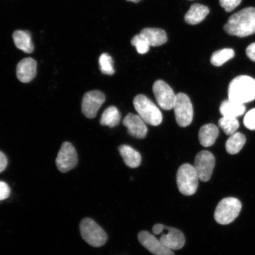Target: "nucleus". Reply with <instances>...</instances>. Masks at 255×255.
Segmentation results:
<instances>
[{"label":"nucleus","instance_id":"obj_1","mask_svg":"<svg viewBox=\"0 0 255 255\" xmlns=\"http://www.w3.org/2000/svg\"><path fill=\"white\" fill-rule=\"evenodd\" d=\"M224 30L231 36L239 37L255 33V8H245L231 15Z\"/></svg>","mask_w":255,"mask_h":255},{"label":"nucleus","instance_id":"obj_2","mask_svg":"<svg viewBox=\"0 0 255 255\" xmlns=\"http://www.w3.org/2000/svg\"><path fill=\"white\" fill-rule=\"evenodd\" d=\"M229 100L245 104L255 100V79L247 75L236 77L228 88Z\"/></svg>","mask_w":255,"mask_h":255},{"label":"nucleus","instance_id":"obj_3","mask_svg":"<svg viewBox=\"0 0 255 255\" xmlns=\"http://www.w3.org/2000/svg\"><path fill=\"white\" fill-rule=\"evenodd\" d=\"M133 105L138 116L145 123L152 126L160 125L162 121L161 112L146 96L141 94L136 96L133 100Z\"/></svg>","mask_w":255,"mask_h":255},{"label":"nucleus","instance_id":"obj_4","mask_svg":"<svg viewBox=\"0 0 255 255\" xmlns=\"http://www.w3.org/2000/svg\"><path fill=\"white\" fill-rule=\"evenodd\" d=\"M79 228L83 239L91 246L100 248L106 244L108 239L107 233L93 219H83Z\"/></svg>","mask_w":255,"mask_h":255},{"label":"nucleus","instance_id":"obj_5","mask_svg":"<svg viewBox=\"0 0 255 255\" xmlns=\"http://www.w3.org/2000/svg\"><path fill=\"white\" fill-rule=\"evenodd\" d=\"M177 184L180 192L184 196L195 194L199 186V178L195 168L189 164H184L178 168Z\"/></svg>","mask_w":255,"mask_h":255},{"label":"nucleus","instance_id":"obj_6","mask_svg":"<svg viewBox=\"0 0 255 255\" xmlns=\"http://www.w3.org/2000/svg\"><path fill=\"white\" fill-rule=\"evenodd\" d=\"M242 203L235 197L222 199L216 207L215 219L219 224L227 225L234 222L240 214Z\"/></svg>","mask_w":255,"mask_h":255},{"label":"nucleus","instance_id":"obj_7","mask_svg":"<svg viewBox=\"0 0 255 255\" xmlns=\"http://www.w3.org/2000/svg\"><path fill=\"white\" fill-rule=\"evenodd\" d=\"M173 109L178 126L186 127L190 125L193 119V108L190 99L186 94L176 95Z\"/></svg>","mask_w":255,"mask_h":255},{"label":"nucleus","instance_id":"obj_8","mask_svg":"<svg viewBox=\"0 0 255 255\" xmlns=\"http://www.w3.org/2000/svg\"><path fill=\"white\" fill-rule=\"evenodd\" d=\"M78 162L77 152L74 146L69 142L63 143L56 159L58 170L62 173H67L76 167Z\"/></svg>","mask_w":255,"mask_h":255},{"label":"nucleus","instance_id":"obj_9","mask_svg":"<svg viewBox=\"0 0 255 255\" xmlns=\"http://www.w3.org/2000/svg\"><path fill=\"white\" fill-rule=\"evenodd\" d=\"M215 163V157L212 152L202 151L197 154L194 167L200 181L207 182L210 180L214 170Z\"/></svg>","mask_w":255,"mask_h":255},{"label":"nucleus","instance_id":"obj_10","mask_svg":"<svg viewBox=\"0 0 255 255\" xmlns=\"http://www.w3.org/2000/svg\"><path fill=\"white\" fill-rule=\"evenodd\" d=\"M152 91L159 107L164 110L173 109L176 95L167 83L158 80L153 85Z\"/></svg>","mask_w":255,"mask_h":255},{"label":"nucleus","instance_id":"obj_11","mask_svg":"<svg viewBox=\"0 0 255 255\" xmlns=\"http://www.w3.org/2000/svg\"><path fill=\"white\" fill-rule=\"evenodd\" d=\"M105 101V96L100 91L87 92L83 97L82 112L88 119H94Z\"/></svg>","mask_w":255,"mask_h":255},{"label":"nucleus","instance_id":"obj_12","mask_svg":"<svg viewBox=\"0 0 255 255\" xmlns=\"http://www.w3.org/2000/svg\"><path fill=\"white\" fill-rule=\"evenodd\" d=\"M138 239L139 243L146 250L154 255H174L173 251L170 250L158 240L154 235L146 231L139 233Z\"/></svg>","mask_w":255,"mask_h":255},{"label":"nucleus","instance_id":"obj_13","mask_svg":"<svg viewBox=\"0 0 255 255\" xmlns=\"http://www.w3.org/2000/svg\"><path fill=\"white\" fill-rule=\"evenodd\" d=\"M123 124L127 127L129 134L136 138H144L147 133L145 123L138 115L128 114L123 121Z\"/></svg>","mask_w":255,"mask_h":255},{"label":"nucleus","instance_id":"obj_14","mask_svg":"<svg viewBox=\"0 0 255 255\" xmlns=\"http://www.w3.org/2000/svg\"><path fill=\"white\" fill-rule=\"evenodd\" d=\"M162 227L167 233L162 234L160 238L162 243L172 251L180 250L183 248L186 242L183 233L176 228L164 225Z\"/></svg>","mask_w":255,"mask_h":255},{"label":"nucleus","instance_id":"obj_15","mask_svg":"<svg viewBox=\"0 0 255 255\" xmlns=\"http://www.w3.org/2000/svg\"><path fill=\"white\" fill-rule=\"evenodd\" d=\"M37 73V62L36 60L28 57L21 60L18 63L16 69V74L19 81L23 83H28L33 80Z\"/></svg>","mask_w":255,"mask_h":255},{"label":"nucleus","instance_id":"obj_16","mask_svg":"<svg viewBox=\"0 0 255 255\" xmlns=\"http://www.w3.org/2000/svg\"><path fill=\"white\" fill-rule=\"evenodd\" d=\"M150 46L162 45L167 41L166 32L158 28H144L139 33Z\"/></svg>","mask_w":255,"mask_h":255},{"label":"nucleus","instance_id":"obj_17","mask_svg":"<svg viewBox=\"0 0 255 255\" xmlns=\"http://www.w3.org/2000/svg\"><path fill=\"white\" fill-rule=\"evenodd\" d=\"M209 12V9L206 6L194 4L191 6L189 10L185 15V21L187 24L191 25L199 24L205 20Z\"/></svg>","mask_w":255,"mask_h":255},{"label":"nucleus","instance_id":"obj_18","mask_svg":"<svg viewBox=\"0 0 255 255\" xmlns=\"http://www.w3.org/2000/svg\"><path fill=\"white\" fill-rule=\"evenodd\" d=\"M219 134V129L213 124H206L199 130V141L203 146L209 147L214 144Z\"/></svg>","mask_w":255,"mask_h":255},{"label":"nucleus","instance_id":"obj_19","mask_svg":"<svg viewBox=\"0 0 255 255\" xmlns=\"http://www.w3.org/2000/svg\"><path fill=\"white\" fill-rule=\"evenodd\" d=\"M12 39L16 47L26 53H31L34 50V45L29 31L16 30L12 34Z\"/></svg>","mask_w":255,"mask_h":255},{"label":"nucleus","instance_id":"obj_20","mask_svg":"<svg viewBox=\"0 0 255 255\" xmlns=\"http://www.w3.org/2000/svg\"><path fill=\"white\" fill-rule=\"evenodd\" d=\"M119 149L121 157L128 167L132 168L139 167L141 162V156L138 151L127 145L120 146Z\"/></svg>","mask_w":255,"mask_h":255},{"label":"nucleus","instance_id":"obj_21","mask_svg":"<svg viewBox=\"0 0 255 255\" xmlns=\"http://www.w3.org/2000/svg\"><path fill=\"white\" fill-rule=\"evenodd\" d=\"M220 113L224 117L237 118L243 116L246 111L244 104L234 103L230 100L223 102L220 107Z\"/></svg>","mask_w":255,"mask_h":255},{"label":"nucleus","instance_id":"obj_22","mask_svg":"<svg viewBox=\"0 0 255 255\" xmlns=\"http://www.w3.org/2000/svg\"><path fill=\"white\" fill-rule=\"evenodd\" d=\"M245 142L246 137L243 133L235 132L226 142V151L232 155L237 154L243 148Z\"/></svg>","mask_w":255,"mask_h":255},{"label":"nucleus","instance_id":"obj_23","mask_svg":"<svg viewBox=\"0 0 255 255\" xmlns=\"http://www.w3.org/2000/svg\"><path fill=\"white\" fill-rule=\"evenodd\" d=\"M121 121V114L116 107L107 108L102 115L100 123L103 126L113 128L119 125Z\"/></svg>","mask_w":255,"mask_h":255},{"label":"nucleus","instance_id":"obj_24","mask_svg":"<svg viewBox=\"0 0 255 255\" xmlns=\"http://www.w3.org/2000/svg\"><path fill=\"white\" fill-rule=\"evenodd\" d=\"M235 56L234 50L232 49H223L216 51L213 54L210 62L213 65L221 66L223 64L234 58Z\"/></svg>","mask_w":255,"mask_h":255},{"label":"nucleus","instance_id":"obj_25","mask_svg":"<svg viewBox=\"0 0 255 255\" xmlns=\"http://www.w3.org/2000/svg\"><path fill=\"white\" fill-rule=\"evenodd\" d=\"M219 126L226 135L231 136L237 132L239 127V123L237 118L223 117L219 121Z\"/></svg>","mask_w":255,"mask_h":255},{"label":"nucleus","instance_id":"obj_26","mask_svg":"<svg viewBox=\"0 0 255 255\" xmlns=\"http://www.w3.org/2000/svg\"><path fill=\"white\" fill-rule=\"evenodd\" d=\"M100 70L103 74L107 75H113L114 74L115 70L113 66V59L108 53H103L99 59Z\"/></svg>","mask_w":255,"mask_h":255},{"label":"nucleus","instance_id":"obj_27","mask_svg":"<svg viewBox=\"0 0 255 255\" xmlns=\"http://www.w3.org/2000/svg\"><path fill=\"white\" fill-rule=\"evenodd\" d=\"M130 43L132 46L136 47L137 52L141 55L147 53L149 50V47H150L147 41L140 34H137L133 36Z\"/></svg>","mask_w":255,"mask_h":255},{"label":"nucleus","instance_id":"obj_28","mask_svg":"<svg viewBox=\"0 0 255 255\" xmlns=\"http://www.w3.org/2000/svg\"><path fill=\"white\" fill-rule=\"evenodd\" d=\"M244 126L250 130H255V108L248 112L244 120Z\"/></svg>","mask_w":255,"mask_h":255},{"label":"nucleus","instance_id":"obj_29","mask_svg":"<svg viewBox=\"0 0 255 255\" xmlns=\"http://www.w3.org/2000/svg\"><path fill=\"white\" fill-rule=\"evenodd\" d=\"M242 0H220V5L226 12H231L241 4Z\"/></svg>","mask_w":255,"mask_h":255},{"label":"nucleus","instance_id":"obj_30","mask_svg":"<svg viewBox=\"0 0 255 255\" xmlns=\"http://www.w3.org/2000/svg\"><path fill=\"white\" fill-rule=\"evenodd\" d=\"M10 188L7 183L0 181V201L7 199L10 195Z\"/></svg>","mask_w":255,"mask_h":255},{"label":"nucleus","instance_id":"obj_31","mask_svg":"<svg viewBox=\"0 0 255 255\" xmlns=\"http://www.w3.org/2000/svg\"><path fill=\"white\" fill-rule=\"evenodd\" d=\"M246 54L249 59L255 62V42L248 46L247 48Z\"/></svg>","mask_w":255,"mask_h":255},{"label":"nucleus","instance_id":"obj_32","mask_svg":"<svg viewBox=\"0 0 255 255\" xmlns=\"http://www.w3.org/2000/svg\"><path fill=\"white\" fill-rule=\"evenodd\" d=\"M8 164L7 157L4 153L0 151V173L5 170Z\"/></svg>","mask_w":255,"mask_h":255},{"label":"nucleus","instance_id":"obj_33","mask_svg":"<svg viewBox=\"0 0 255 255\" xmlns=\"http://www.w3.org/2000/svg\"><path fill=\"white\" fill-rule=\"evenodd\" d=\"M127 1L137 3L141 1V0H127Z\"/></svg>","mask_w":255,"mask_h":255}]
</instances>
